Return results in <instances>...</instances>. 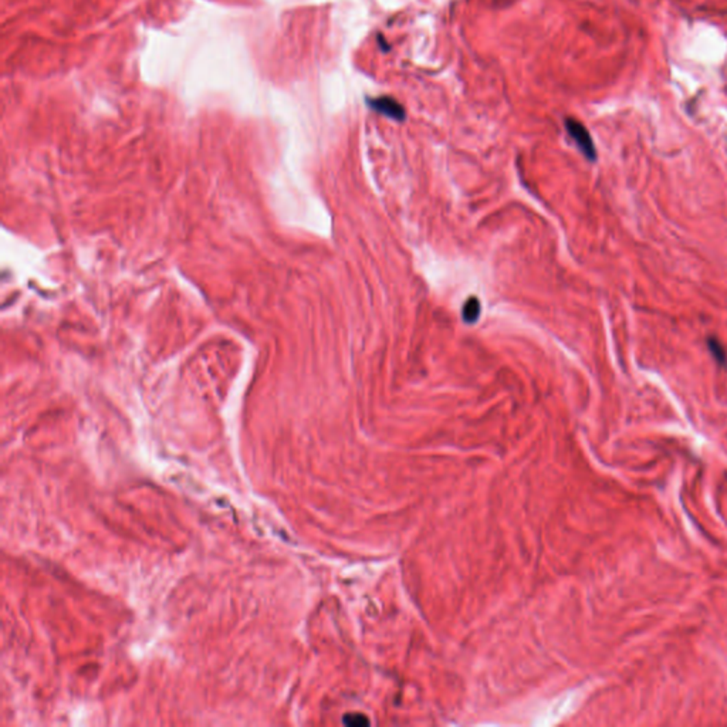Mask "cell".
Wrapping results in <instances>:
<instances>
[{
    "instance_id": "3",
    "label": "cell",
    "mask_w": 727,
    "mask_h": 727,
    "mask_svg": "<svg viewBox=\"0 0 727 727\" xmlns=\"http://www.w3.org/2000/svg\"><path fill=\"white\" fill-rule=\"evenodd\" d=\"M482 305L477 297H469L462 307V319L466 324H474L481 317Z\"/></svg>"
},
{
    "instance_id": "1",
    "label": "cell",
    "mask_w": 727,
    "mask_h": 727,
    "mask_svg": "<svg viewBox=\"0 0 727 727\" xmlns=\"http://www.w3.org/2000/svg\"><path fill=\"white\" fill-rule=\"evenodd\" d=\"M566 127H567V131L570 134V137L574 139V142L577 143V147L579 148V151L584 154V157L590 161H595L597 159V150H595V145H594V141L588 132V130L583 126V124L578 122L577 119H573V118H568L566 121Z\"/></svg>"
},
{
    "instance_id": "2",
    "label": "cell",
    "mask_w": 727,
    "mask_h": 727,
    "mask_svg": "<svg viewBox=\"0 0 727 727\" xmlns=\"http://www.w3.org/2000/svg\"><path fill=\"white\" fill-rule=\"evenodd\" d=\"M368 106L382 115H386L392 119L404 121L405 119V110L401 104L391 97H380V98H371L368 100Z\"/></svg>"
},
{
    "instance_id": "5",
    "label": "cell",
    "mask_w": 727,
    "mask_h": 727,
    "mask_svg": "<svg viewBox=\"0 0 727 727\" xmlns=\"http://www.w3.org/2000/svg\"><path fill=\"white\" fill-rule=\"evenodd\" d=\"M344 723L348 726H368L369 719L361 713H348L344 716Z\"/></svg>"
},
{
    "instance_id": "4",
    "label": "cell",
    "mask_w": 727,
    "mask_h": 727,
    "mask_svg": "<svg viewBox=\"0 0 727 727\" xmlns=\"http://www.w3.org/2000/svg\"><path fill=\"white\" fill-rule=\"evenodd\" d=\"M708 345H709V349L713 354L715 360L719 361L720 364H726V349L724 347L719 343L717 338H709L708 340Z\"/></svg>"
}]
</instances>
